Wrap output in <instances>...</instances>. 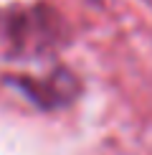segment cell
<instances>
[{
	"label": "cell",
	"instance_id": "cell-2",
	"mask_svg": "<svg viewBox=\"0 0 152 155\" xmlns=\"http://www.w3.org/2000/svg\"><path fill=\"white\" fill-rule=\"evenodd\" d=\"M8 84L28 97L36 107L41 109H61L76 102L81 94V81L71 69L56 66L46 76H8Z\"/></svg>",
	"mask_w": 152,
	"mask_h": 155
},
{
	"label": "cell",
	"instance_id": "cell-1",
	"mask_svg": "<svg viewBox=\"0 0 152 155\" xmlns=\"http://www.w3.org/2000/svg\"><path fill=\"white\" fill-rule=\"evenodd\" d=\"M68 41L63 15L48 3L0 8V43L13 56H46Z\"/></svg>",
	"mask_w": 152,
	"mask_h": 155
}]
</instances>
